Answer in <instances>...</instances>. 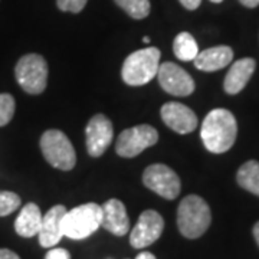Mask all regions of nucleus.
<instances>
[{
  "label": "nucleus",
  "instance_id": "4",
  "mask_svg": "<svg viewBox=\"0 0 259 259\" xmlns=\"http://www.w3.org/2000/svg\"><path fill=\"white\" fill-rule=\"evenodd\" d=\"M102 207L97 203H85L68 210L64 216V236L82 241L101 228Z\"/></svg>",
  "mask_w": 259,
  "mask_h": 259
},
{
  "label": "nucleus",
  "instance_id": "20",
  "mask_svg": "<svg viewBox=\"0 0 259 259\" xmlns=\"http://www.w3.org/2000/svg\"><path fill=\"white\" fill-rule=\"evenodd\" d=\"M121 9L124 10L130 18L144 19L150 15L151 5L150 0H114Z\"/></svg>",
  "mask_w": 259,
  "mask_h": 259
},
{
  "label": "nucleus",
  "instance_id": "5",
  "mask_svg": "<svg viewBox=\"0 0 259 259\" xmlns=\"http://www.w3.org/2000/svg\"><path fill=\"white\" fill-rule=\"evenodd\" d=\"M40 150L48 163L55 168L69 171L76 164V154L71 140L59 130H48L40 137Z\"/></svg>",
  "mask_w": 259,
  "mask_h": 259
},
{
  "label": "nucleus",
  "instance_id": "8",
  "mask_svg": "<svg viewBox=\"0 0 259 259\" xmlns=\"http://www.w3.org/2000/svg\"><path fill=\"white\" fill-rule=\"evenodd\" d=\"M143 183L150 190H153L154 193H157L167 200L176 199L182 189L180 177L177 176L173 168H170L166 164L148 166L143 173Z\"/></svg>",
  "mask_w": 259,
  "mask_h": 259
},
{
  "label": "nucleus",
  "instance_id": "27",
  "mask_svg": "<svg viewBox=\"0 0 259 259\" xmlns=\"http://www.w3.org/2000/svg\"><path fill=\"white\" fill-rule=\"evenodd\" d=\"M239 2L245 8H249V9H253V8H256L259 5V0H239Z\"/></svg>",
  "mask_w": 259,
  "mask_h": 259
},
{
  "label": "nucleus",
  "instance_id": "14",
  "mask_svg": "<svg viewBox=\"0 0 259 259\" xmlns=\"http://www.w3.org/2000/svg\"><path fill=\"white\" fill-rule=\"evenodd\" d=\"M101 228L115 236H124L130 231V219L124 203L118 199H110L102 204Z\"/></svg>",
  "mask_w": 259,
  "mask_h": 259
},
{
  "label": "nucleus",
  "instance_id": "7",
  "mask_svg": "<svg viewBox=\"0 0 259 259\" xmlns=\"http://www.w3.org/2000/svg\"><path fill=\"white\" fill-rule=\"evenodd\" d=\"M158 141L157 130L148 124H140L124 130L115 143V151L121 157H137L146 148L153 147Z\"/></svg>",
  "mask_w": 259,
  "mask_h": 259
},
{
  "label": "nucleus",
  "instance_id": "26",
  "mask_svg": "<svg viewBox=\"0 0 259 259\" xmlns=\"http://www.w3.org/2000/svg\"><path fill=\"white\" fill-rule=\"evenodd\" d=\"M0 259H20L18 253H15L10 249H0Z\"/></svg>",
  "mask_w": 259,
  "mask_h": 259
},
{
  "label": "nucleus",
  "instance_id": "28",
  "mask_svg": "<svg viewBox=\"0 0 259 259\" xmlns=\"http://www.w3.org/2000/svg\"><path fill=\"white\" fill-rule=\"evenodd\" d=\"M136 259H157V258H156L151 252H146V250H144V252H140L139 255L136 256Z\"/></svg>",
  "mask_w": 259,
  "mask_h": 259
},
{
  "label": "nucleus",
  "instance_id": "16",
  "mask_svg": "<svg viewBox=\"0 0 259 259\" xmlns=\"http://www.w3.org/2000/svg\"><path fill=\"white\" fill-rule=\"evenodd\" d=\"M232 59H233L232 48L221 45V47L209 48L199 52V55L196 56L193 62L199 71L213 72V71H219L225 66H228L232 62Z\"/></svg>",
  "mask_w": 259,
  "mask_h": 259
},
{
  "label": "nucleus",
  "instance_id": "10",
  "mask_svg": "<svg viewBox=\"0 0 259 259\" xmlns=\"http://www.w3.org/2000/svg\"><path fill=\"white\" fill-rule=\"evenodd\" d=\"M87 150L91 157H101L110 147L114 139V128L110 118L104 114H97L90 120L85 128Z\"/></svg>",
  "mask_w": 259,
  "mask_h": 259
},
{
  "label": "nucleus",
  "instance_id": "11",
  "mask_svg": "<svg viewBox=\"0 0 259 259\" xmlns=\"http://www.w3.org/2000/svg\"><path fill=\"white\" fill-rule=\"evenodd\" d=\"M157 79L160 87L175 97H187L194 91L193 78L175 62H164L160 65Z\"/></svg>",
  "mask_w": 259,
  "mask_h": 259
},
{
  "label": "nucleus",
  "instance_id": "24",
  "mask_svg": "<svg viewBox=\"0 0 259 259\" xmlns=\"http://www.w3.org/2000/svg\"><path fill=\"white\" fill-rule=\"evenodd\" d=\"M45 259H71V253L64 248H51L45 255Z\"/></svg>",
  "mask_w": 259,
  "mask_h": 259
},
{
  "label": "nucleus",
  "instance_id": "15",
  "mask_svg": "<svg viewBox=\"0 0 259 259\" xmlns=\"http://www.w3.org/2000/svg\"><path fill=\"white\" fill-rule=\"evenodd\" d=\"M255 68H256V62L252 58H242L235 64H232L225 76V82H223L225 91L231 95L241 93L246 87V83L249 82L250 76L255 72Z\"/></svg>",
  "mask_w": 259,
  "mask_h": 259
},
{
  "label": "nucleus",
  "instance_id": "29",
  "mask_svg": "<svg viewBox=\"0 0 259 259\" xmlns=\"http://www.w3.org/2000/svg\"><path fill=\"white\" fill-rule=\"evenodd\" d=\"M253 238H255V241L259 246V222L255 223V226H253Z\"/></svg>",
  "mask_w": 259,
  "mask_h": 259
},
{
  "label": "nucleus",
  "instance_id": "30",
  "mask_svg": "<svg viewBox=\"0 0 259 259\" xmlns=\"http://www.w3.org/2000/svg\"><path fill=\"white\" fill-rule=\"evenodd\" d=\"M143 42H144V44H150V37L148 36L143 37Z\"/></svg>",
  "mask_w": 259,
  "mask_h": 259
},
{
  "label": "nucleus",
  "instance_id": "31",
  "mask_svg": "<svg viewBox=\"0 0 259 259\" xmlns=\"http://www.w3.org/2000/svg\"><path fill=\"white\" fill-rule=\"evenodd\" d=\"M210 2H213V3H221L223 0H210Z\"/></svg>",
  "mask_w": 259,
  "mask_h": 259
},
{
  "label": "nucleus",
  "instance_id": "21",
  "mask_svg": "<svg viewBox=\"0 0 259 259\" xmlns=\"http://www.w3.org/2000/svg\"><path fill=\"white\" fill-rule=\"evenodd\" d=\"M16 110L15 98L10 94H0V127L9 124Z\"/></svg>",
  "mask_w": 259,
  "mask_h": 259
},
{
  "label": "nucleus",
  "instance_id": "17",
  "mask_svg": "<svg viewBox=\"0 0 259 259\" xmlns=\"http://www.w3.org/2000/svg\"><path fill=\"white\" fill-rule=\"evenodd\" d=\"M42 213L39 206L35 203H28L22 207L15 221V231L22 238L37 236L42 226Z\"/></svg>",
  "mask_w": 259,
  "mask_h": 259
},
{
  "label": "nucleus",
  "instance_id": "13",
  "mask_svg": "<svg viewBox=\"0 0 259 259\" xmlns=\"http://www.w3.org/2000/svg\"><path fill=\"white\" fill-rule=\"evenodd\" d=\"M66 207L64 204H56L51 207L42 218V226L37 233L39 243L44 248H54L64 238V216L66 214Z\"/></svg>",
  "mask_w": 259,
  "mask_h": 259
},
{
  "label": "nucleus",
  "instance_id": "2",
  "mask_svg": "<svg viewBox=\"0 0 259 259\" xmlns=\"http://www.w3.org/2000/svg\"><path fill=\"white\" fill-rule=\"evenodd\" d=\"M212 212L206 200L197 194H189L179 204L177 226L187 239H197L209 229Z\"/></svg>",
  "mask_w": 259,
  "mask_h": 259
},
{
  "label": "nucleus",
  "instance_id": "6",
  "mask_svg": "<svg viewBox=\"0 0 259 259\" xmlns=\"http://www.w3.org/2000/svg\"><path fill=\"white\" fill-rule=\"evenodd\" d=\"M16 81L25 93L37 95L47 90L48 64L39 54H28L22 56L15 68Z\"/></svg>",
  "mask_w": 259,
  "mask_h": 259
},
{
  "label": "nucleus",
  "instance_id": "12",
  "mask_svg": "<svg viewBox=\"0 0 259 259\" xmlns=\"http://www.w3.org/2000/svg\"><path fill=\"white\" fill-rule=\"evenodd\" d=\"M160 114L167 127L179 134H189L197 128V115L182 102H166L161 107Z\"/></svg>",
  "mask_w": 259,
  "mask_h": 259
},
{
  "label": "nucleus",
  "instance_id": "22",
  "mask_svg": "<svg viewBox=\"0 0 259 259\" xmlns=\"http://www.w3.org/2000/svg\"><path fill=\"white\" fill-rule=\"evenodd\" d=\"M20 207V197L13 192H0V218L9 216Z\"/></svg>",
  "mask_w": 259,
  "mask_h": 259
},
{
  "label": "nucleus",
  "instance_id": "19",
  "mask_svg": "<svg viewBox=\"0 0 259 259\" xmlns=\"http://www.w3.org/2000/svg\"><path fill=\"white\" fill-rule=\"evenodd\" d=\"M173 52L177 59L183 62H190L196 59V56L199 55L200 51H199L196 39L189 32H182L177 35L173 42Z\"/></svg>",
  "mask_w": 259,
  "mask_h": 259
},
{
  "label": "nucleus",
  "instance_id": "25",
  "mask_svg": "<svg viewBox=\"0 0 259 259\" xmlns=\"http://www.w3.org/2000/svg\"><path fill=\"white\" fill-rule=\"evenodd\" d=\"M182 5H183V8H186L187 10H196L199 6H200V3H202V0H179Z\"/></svg>",
  "mask_w": 259,
  "mask_h": 259
},
{
  "label": "nucleus",
  "instance_id": "9",
  "mask_svg": "<svg viewBox=\"0 0 259 259\" xmlns=\"http://www.w3.org/2000/svg\"><path fill=\"white\" fill-rule=\"evenodd\" d=\"M164 231V219L156 210H144L130 233V243L136 249L153 245Z\"/></svg>",
  "mask_w": 259,
  "mask_h": 259
},
{
  "label": "nucleus",
  "instance_id": "3",
  "mask_svg": "<svg viewBox=\"0 0 259 259\" xmlns=\"http://www.w3.org/2000/svg\"><path fill=\"white\" fill-rule=\"evenodd\" d=\"M160 49L153 47L139 49L127 56L121 69L124 82L131 87H140L154 79L160 68Z\"/></svg>",
  "mask_w": 259,
  "mask_h": 259
},
{
  "label": "nucleus",
  "instance_id": "18",
  "mask_svg": "<svg viewBox=\"0 0 259 259\" xmlns=\"http://www.w3.org/2000/svg\"><path fill=\"white\" fill-rule=\"evenodd\" d=\"M238 185L248 190L250 193L256 194L259 197V163L256 160H249L242 164L236 175Z\"/></svg>",
  "mask_w": 259,
  "mask_h": 259
},
{
  "label": "nucleus",
  "instance_id": "1",
  "mask_svg": "<svg viewBox=\"0 0 259 259\" xmlns=\"http://www.w3.org/2000/svg\"><path fill=\"white\" fill-rule=\"evenodd\" d=\"M238 136L236 118L229 110L214 108L204 117L200 137L210 153L222 154L231 150Z\"/></svg>",
  "mask_w": 259,
  "mask_h": 259
},
{
  "label": "nucleus",
  "instance_id": "23",
  "mask_svg": "<svg viewBox=\"0 0 259 259\" xmlns=\"http://www.w3.org/2000/svg\"><path fill=\"white\" fill-rule=\"evenodd\" d=\"M87 2L88 0H56V5L62 12L79 13L85 8Z\"/></svg>",
  "mask_w": 259,
  "mask_h": 259
}]
</instances>
